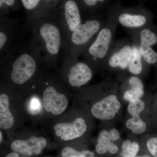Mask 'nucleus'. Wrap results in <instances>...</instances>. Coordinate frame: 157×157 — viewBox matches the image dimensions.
I'll return each instance as SVG.
<instances>
[{
  "label": "nucleus",
  "instance_id": "1",
  "mask_svg": "<svg viewBox=\"0 0 157 157\" xmlns=\"http://www.w3.org/2000/svg\"><path fill=\"white\" fill-rule=\"evenodd\" d=\"M119 6L113 7L109 11L104 25L91 43L84 51L87 63L93 68L104 66L114 45Z\"/></svg>",
  "mask_w": 157,
  "mask_h": 157
},
{
  "label": "nucleus",
  "instance_id": "2",
  "mask_svg": "<svg viewBox=\"0 0 157 157\" xmlns=\"http://www.w3.org/2000/svg\"><path fill=\"white\" fill-rule=\"evenodd\" d=\"M117 20L118 23L136 32L143 29L151 28L152 15L142 7L123 9L119 6Z\"/></svg>",
  "mask_w": 157,
  "mask_h": 157
},
{
  "label": "nucleus",
  "instance_id": "3",
  "mask_svg": "<svg viewBox=\"0 0 157 157\" xmlns=\"http://www.w3.org/2000/svg\"><path fill=\"white\" fill-rule=\"evenodd\" d=\"M105 21L102 18L97 17L80 24L72 32L71 37L72 43L78 49L84 51L95 38Z\"/></svg>",
  "mask_w": 157,
  "mask_h": 157
},
{
  "label": "nucleus",
  "instance_id": "4",
  "mask_svg": "<svg viewBox=\"0 0 157 157\" xmlns=\"http://www.w3.org/2000/svg\"><path fill=\"white\" fill-rule=\"evenodd\" d=\"M36 69V62L33 57L30 54L22 53L12 64L11 80L17 85L25 84L33 77Z\"/></svg>",
  "mask_w": 157,
  "mask_h": 157
},
{
  "label": "nucleus",
  "instance_id": "5",
  "mask_svg": "<svg viewBox=\"0 0 157 157\" xmlns=\"http://www.w3.org/2000/svg\"><path fill=\"white\" fill-rule=\"evenodd\" d=\"M132 52V44L127 41H121L113 47L103 67L110 70L128 69Z\"/></svg>",
  "mask_w": 157,
  "mask_h": 157
},
{
  "label": "nucleus",
  "instance_id": "6",
  "mask_svg": "<svg viewBox=\"0 0 157 157\" xmlns=\"http://www.w3.org/2000/svg\"><path fill=\"white\" fill-rule=\"evenodd\" d=\"M139 41V49L144 62L148 65H157V52L151 46L157 43V35L151 28L134 32Z\"/></svg>",
  "mask_w": 157,
  "mask_h": 157
},
{
  "label": "nucleus",
  "instance_id": "7",
  "mask_svg": "<svg viewBox=\"0 0 157 157\" xmlns=\"http://www.w3.org/2000/svg\"><path fill=\"white\" fill-rule=\"evenodd\" d=\"M42 105L46 112L58 115L64 112L68 105V100L64 94L59 93L53 86H49L43 91Z\"/></svg>",
  "mask_w": 157,
  "mask_h": 157
},
{
  "label": "nucleus",
  "instance_id": "8",
  "mask_svg": "<svg viewBox=\"0 0 157 157\" xmlns=\"http://www.w3.org/2000/svg\"><path fill=\"white\" fill-rule=\"evenodd\" d=\"M121 107L117 96L110 94L93 104L91 108L92 115L102 120H109L115 116Z\"/></svg>",
  "mask_w": 157,
  "mask_h": 157
},
{
  "label": "nucleus",
  "instance_id": "9",
  "mask_svg": "<svg viewBox=\"0 0 157 157\" xmlns=\"http://www.w3.org/2000/svg\"><path fill=\"white\" fill-rule=\"evenodd\" d=\"M56 135L63 141L73 140L82 136L86 132L87 126L81 117H77L70 122H60L54 127Z\"/></svg>",
  "mask_w": 157,
  "mask_h": 157
},
{
  "label": "nucleus",
  "instance_id": "10",
  "mask_svg": "<svg viewBox=\"0 0 157 157\" xmlns=\"http://www.w3.org/2000/svg\"><path fill=\"white\" fill-rule=\"evenodd\" d=\"M47 144V140L44 137L32 136L28 139L14 140L11 147L13 151L29 157L42 153Z\"/></svg>",
  "mask_w": 157,
  "mask_h": 157
},
{
  "label": "nucleus",
  "instance_id": "11",
  "mask_svg": "<svg viewBox=\"0 0 157 157\" xmlns=\"http://www.w3.org/2000/svg\"><path fill=\"white\" fill-rule=\"evenodd\" d=\"M39 32L49 53L52 55H57L61 44V36L58 27L52 23L45 22L41 25Z\"/></svg>",
  "mask_w": 157,
  "mask_h": 157
},
{
  "label": "nucleus",
  "instance_id": "12",
  "mask_svg": "<svg viewBox=\"0 0 157 157\" xmlns=\"http://www.w3.org/2000/svg\"><path fill=\"white\" fill-rule=\"evenodd\" d=\"M94 68L86 62L78 61L74 63L69 70L68 79L73 87H80L91 79Z\"/></svg>",
  "mask_w": 157,
  "mask_h": 157
},
{
  "label": "nucleus",
  "instance_id": "13",
  "mask_svg": "<svg viewBox=\"0 0 157 157\" xmlns=\"http://www.w3.org/2000/svg\"><path fill=\"white\" fill-rule=\"evenodd\" d=\"M120 137L119 133L116 129H111L109 132L102 130L99 133L97 140L96 151L100 155L104 154L108 151L112 154L116 153L118 148L112 141L118 140Z\"/></svg>",
  "mask_w": 157,
  "mask_h": 157
},
{
  "label": "nucleus",
  "instance_id": "14",
  "mask_svg": "<svg viewBox=\"0 0 157 157\" xmlns=\"http://www.w3.org/2000/svg\"><path fill=\"white\" fill-rule=\"evenodd\" d=\"M64 14L69 29L73 32L82 23L80 11L78 5L75 1L69 0L65 2Z\"/></svg>",
  "mask_w": 157,
  "mask_h": 157
},
{
  "label": "nucleus",
  "instance_id": "15",
  "mask_svg": "<svg viewBox=\"0 0 157 157\" xmlns=\"http://www.w3.org/2000/svg\"><path fill=\"white\" fill-rule=\"evenodd\" d=\"M144 63L145 62L144 60L139 51L138 38L137 36L134 34V39L132 44V56L128 70L133 75H140L142 73L143 69H144Z\"/></svg>",
  "mask_w": 157,
  "mask_h": 157
},
{
  "label": "nucleus",
  "instance_id": "16",
  "mask_svg": "<svg viewBox=\"0 0 157 157\" xmlns=\"http://www.w3.org/2000/svg\"><path fill=\"white\" fill-rule=\"evenodd\" d=\"M9 99L6 94L0 95V128L8 130L13 126L14 122V116L9 108Z\"/></svg>",
  "mask_w": 157,
  "mask_h": 157
},
{
  "label": "nucleus",
  "instance_id": "17",
  "mask_svg": "<svg viewBox=\"0 0 157 157\" xmlns=\"http://www.w3.org/2000/svg\"><path fill=\"white\" fill-rule=\"evenodd\" d=\"M129 89L124 93V98L128 101L140 99L144 94V86L141 80L136 76H132L129 79Z\"/></svg>",
  "mask_w": 157,
  "mask_h": 157
},
{
  "label": "nucleus",
  "instance_id": "18",
  "mask_svg": "<svg viewBox=\"0 0 157 157\" xmlns=\"http://www.w3.org/2000/svg\"><path fill=\"white\" fill-rule=\"evenodd\" d=\"M127 128L132 130L135 134H140L145 132L146 129V124L140 118V116L132 117L128 120L126 123Z\"/></svg>",
  "mask_w": 157,
  "mask_h": 157
},
{
  "label": "nucleus",
  "instance_id": "19",
  "mask_svg": "<svg viewBox=\"0 0 157 157\" xmlns=\"http://www.w3.org/2000/svg\"><path fill=\"white\" fill-rule=\"evenodd\" d=\"M62 157H95L93 152L88 150L78 151L71 147H64L61 151Z\"/></svg>",
  "mask_w": 157,
  "mask_h": 157
},
{
  "label": "nucleus",
  "instance_id": "20",
  "mask_svg": "<svg viewBox=\"0 0 157 157\" xmlns=\"http://www.w3.org/2000/svg\"><path fill=\"white\" fill-rule=\"evenodd\" d=\"M145 108L144 102L140 99H135L130 101L128 107V112L132 117L138 116Z\"/></svg>",
  "mask_w": 157,
  "mask_h": 157
},
{
  "label": "nucleus",
  "instance_id": "21",
  "mask_svg": "<svg viewBox=\"0 0 157 157\" xmlns=\"http://www.w3.org/2000/svg\"><path fill=\"white\" fill-rule=\"evenodd\" d=\"M139 146L136 142L132 143L131 147L128 150L124 152H121V157H135L139 151Z\"/></svg>",
  "mask_w": 157,
  "mask_h": 157
},
{
  "label": "nucleus",
  "instance_id": "22",
  "mask_svg": "<svg viewBox=\"0 0 157 157\" xmlns=\"http://www.w3.org/2000/svg\"><path fill=\"white\" fill-rule=\"evenodd\" d=\"M147 146L151 154L157 157V137L151 138L147 143Z\"/></svg>",
  "mask_w": 157,
  "mask_h": 157
},
{
  "label": "nucleus",
  "instance_id": "23",
  "mask_svg": "<svg viewBox=\"0 0 157 157\" xmlns=\"http://www.w3.org/2000/svg\"><path fill=\"white\" fill-rule=\"evenodd\" d=\"M23 6L28 10H33L38 6L40 1L39 0H22Z\"/></svg>",
  "mask_w": 157,
  "mask_h": 157
},
{
  "label": "nucleus",
  "instance_id": "24",
  "mask_svg": "<svg viewBox=\"0 0 157 157\" xmlns=\"http://www.w3.org/2000/svg\"><path fill=\"white\" fill-rule=\"evenodd\" d=\"M84 3L85 5L89 7H94L97 5H100L102 3L105 2L106 1H98V0H84L82 1Z\"/></svg>",
  "mask_w": 157,
  "mask_h": 157
},
{
  "label": "nucleus",
  "instance_id": "25",
  "mask_svg": "<svg viewBox=\"0 0 157 157\" xmlns=\"http://www.w3.org/2000/svg\"><path fill=\"white\" fill-rule=\"evenodd\" d=\"M7 40V37L5 33L1 31L0 33V49L2 50L6 44Z\"/></svg>",
  "mask_w": 157,
  "mask_h": 157
},
{
  "label": "nucleus",
  "instance_id": "26",
  "mask_svg": "<svg viewBox=\"0 0 157 157\" xmlns=\"http://www.w3.org/2000/svg\"><path fill=\"white\" fill-rule=\"evenodd\" d=\"M131 145H132V143H131V141L129 140H125L122 145L121 152H125L128 150L131 147Z\"/></svg>",
  "mask_w": 157,
  "mask_h": 157
},
{
  "label": "nucleus",
  "instance_id": "27",
  "mask_svg": "<svg viewBox=\"0 0 157 157\" xmlns=\"http://www.w3.org/2000/svg\"><path fill=\"white\" fill-rule=\"evenodd\" d=\"M32 104H31V109L34 111H36V110H38L39 109L40 104L37 100H33L32 101Z\"/></svg>",
  "mask_w": 157,
  "mask_h": 157
},
{
  "label": "nucleus",
  "instance_id": "28",
  "mask_svg": "<svg viewBox=\"0 0 157 157\" xmlns=\"http://www.w3.org/2000/svg\"><path fill=\"white\" fill-rule=\"evenodd\" d=\"M15 3V1L13 0H1L0 1V6L2 7L4 4H6L8 6H12Z\"/></svg>",
  "mask_w": 157,
  "mask_h": 157
},
{
  "label": "nucleus",
  "instance_id": "29",
  "mask_svg": "<svg viewBox=\"0 0 157 157\" xmlns=\"http://www.w3.org/2000/svg\"><path fill=\"white\" fill-rule=\"evenodd\" d=\"M6 157H28L27 156H24L20 157V156L19 154L17 153V152H12L10 153L9 154L7 155Z\"/></svg>",
  "mask_w": 157,
  "mask_h": 157
},
{
  "label": "nucleus",
  "instance_id": "30",
  "mask_svg": "<svg viewBox=\"0 0 157 157\" xmlns=\"http://www.w3.org/2000/svg\"><path fill=\"white\" fill-rule=\"evenodd\" d=\"M3 140V135L2 133V131L0 132V141H1V143H2Z\"/></svg>",
  "mask_w": 157,
  "mask_h": 157
},
{
  "label": "nucleus",
  "instance_id": "31",
  "mask_svg": "<svg viewBox=\"0 0 157 157\" xmlns=\"http://www.w3.org/2000/svg\"><path fill=\"white\" fill-rule=\"evenodd\" d=\"M137 157H149L148 156H138Z\"/></svg>",
  "mask_w": 157,
  "mask_h": 157
},
{
  "label": "nucleus",
  "instance_id": "32",
  "mask_svg": "<svg viewBox=\"0 0 157 157\" xmlns=\"http://www.w3.org/2000/svg\"><path fill=\"white\" fill-rule=\"evenodd\" d=\"M156 67V69H157V65L155 66Z\"/></svg>",
  "mask_w": 157,
  "mask_h": 157
},
{
  "label": "nucleus",
  "instance_id": "33",
  "mask_svg": "<svg viewBox=\"0 0 157 157\" xmlns=\"http://www.w3.org/2000/svg\"></svg>",
  "mask_w": 157,
  "mask_h": 157
}]
</instances>
